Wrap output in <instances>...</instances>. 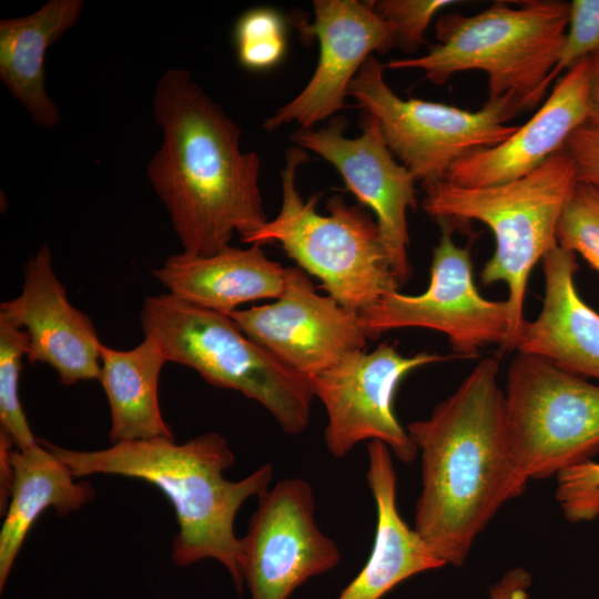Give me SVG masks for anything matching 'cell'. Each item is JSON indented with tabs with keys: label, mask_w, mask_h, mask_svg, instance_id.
<instances>
[{
	"label": "cell",
	"mask_w": 599,
	"mask_h": 599,
	"mask_svg": "<svg viewBox=\"0 0 599 599\" xmlns=\"http://www.w3.org/2000/svg\"><path fill=\"white\" fill-rule=\"evenodd\" d=\"M152 110L162 140L146 166L183 252L211 255L237 233L250 236L268 220L258 175L261 161L240 146L238 125L184 69L158 80Z\"/></svg>",
	"instance_id": "cell-1"
},
{
	"label": "cell",
	"mask_w": 599,
	"mask_h": 599,
	"mask_svg": "<svg viewBox=\"0 0 599 599\" xmlns=\"http://www.w3.org/2000/svg\"><path fill=\"white\" fill-rule=\"evenodd\" d=\"M499 362H478L456 390L407 433L420 453L414 529L445 564L463 566L488 522L528 480L510 457Z\"/></svg>",
	"instance_id": "cell-2"
},
{
	"label": "cell",
	"mask_w": 599,
	"mask_h": 599,
	"mask_svg": "<svg viewBox=\"0 0 599 599\" xmlns=\"http://www.w3.org/2000/svg\"><path fill=\"white\" fill-rule=\"evenodd\" d=\"M41 443L75 478L120 475L158 487L170 500L179 525L172 546L174 564L186 567L204 559L217 560L242 595L240 539L234 521L246 499L258 497L268 488L274 473L270 463L240 480L226 479L223 473L234 464L235 456L226 438L215 432L182 444L156 437L85 451Z\"/></svg>",
	"instance_id": "cell-3"
},
{
	"label": "cell",
	"mask_w": 599,
	"mask_h": 599,
	"mask_svg": "<svg viewBox=\"0 0 599 599\" xmlns=\"http://www.w3.org/2000/svg\"><path fill=\"white\" fill-rule=\"evenodd\" d=\"M569 3L558 0L496 1L475 16L458 12L436 22L438 43L418 58L392 60L386 68L422 70L444 84L459 72L488 77V99L514 95L522 110L535 108L548 90L567 31Z\"/></svg>",
	"instance_id": "cell-4"
},
{
	"label": "cell",
	"mask_w": 599,
	"mask_h": 599,
	"mask_svg": "<svg viewBox=\"0 0 599 599\" xmlns=\"http://www.w3.org/2000/svg\"><path fill=\"white\" fill-rule=\"evenodd\" d=\"M578 182L566 149L520 179L484 187H463L447 181L423 185V210L437 222L476 220L495 237V252L481 270L484 284L504 282L512 324V349L525 323L529 274L556 246L562 210Z\"/></svg>",
	"instance_id": "cell-5"
},
{
	"label": "cell",
	"mask_w": 599,
	"mask_h": 599,
	"mask_svg": "<svg viewBox=\"0 0 599 599\" xmlns=\"http://www.w3.org/2000/svg\"><path fill=\"white\" fill-rule=\"evenodd\" d=\"M140 322L144 337L155 341L169 362L256 400L286 434L308 426L312 383L244 334L229 315L163 293L144 298Z\"/></svg>",
	"instance_id": "cell-6"
},
{
	"label": "cell",
	"mask_w": 599,
	"mask_h": 599,
	"mask_svg": "<svg viewBox=\"0 0 599 599\" xmlns=\"http://www.w3.org/2000/svg\"><path fill=\"white\" fill-rule=\"evenodd\" d=\"M307 160L304 149L287 150L281 171V209L242 242L280 244L301 270L321 281L327 295L359 313L399 285L377 223L365 211L335 194L327 200L328 214L323 215L316 210L319 194L302 197L296 174Z\"/></svg>",
	"instance_id": "cell-7"
},
{
	"label": "cell",
	"mask_w": 599,
	"mask_h": 599,
	"mask_svg": "<svg viewBox=\"0 0 599 599\" xmlns=\"http://www.w3.org/2000/svg\"><path fill=\"white\" fill-rule=\"evenodd\" d=\"M510 457L527 480L545 479L599 451V385L518 352L504 389Z\"/></svg>",
	"instance_id": "cell-8"
},
{
	"label": "cell",
	"mask_w": 599,
	"mask_h": 599,
	"mask_svg": "<svg viewBox=\"0 0 599 599\" xmlns=\"http://www.w3.org/2000/svg\"><path fill=\"white\" fill-rule=\"evenodd\" d=\"M384 69L369 57L353 79L348 97L376 118L390 152L423 185L445 181L463 156L501 143L519 126L508 124L522 110L511 94L487 100L477 111L405 100L387 84Z\"/></svg>",
	"instance_id": "cell-9"
},
{
	"label": "cell",
	"mask_w": 599,
	"mask_h": 599,
	"mask_svg": "<svg viewBox=\"0 0 599 599\" xmlns=\"http://www.w3.org/2000/svg\"><path fill=\"white\" fill-rule=\"evenodd\" d=\"M441 236L434 248L427 290L406 295L385 293L358 313L367 338L399 328L422 327L445 334L457 357L471 358L488 344L512 349V324L506 301L483 297L474 283L469 246L456 245L451 225L438 222Z\"/></svg>",
	"instance_id": "cell-10"
},
{
	"label": "cell",
	"mask_w": 599,
	"mask_h": 599,
	"mask_svg": "<svg viewBox=\"0 0 599 599\" xmlns=\"http://www.w3.org/2000/svg\"><path fill=\"white\" fill-rule=\"evenodd\" d=\"M449 358L428 352L404 356L395 343L384 342L372 352H352L318 374L312 386L326 410L329 454L342 458L361 441L379 440L399 461L412 463L418 449L395 415L396 390L410 372Z\"/></svg>",
	"instance_id": "cell-11"
},
{
	"label": "cell",
	"mask_w": 599,
	"mask_h": 599,
	"mask_svg": "<svg viewBox=\"0 0 599 599\" xmlns=\"http://www.w3.org/2000/svg\"><path fill=\"white\" fill-rule=\"evenodd\" d=\"M238 566L251 599H288L308 579L341 561L337 544L315 520L312 486L303 478L278 480L258 497Z\"/></svg>",
	"instance_id": "cell-12"
},
{
	"label": "cell",
	"mask_w": 599,
	"mask_h": 599,
	"mask_svg": "<svg viewBox=\"0 0 599 599\" xmlns=\"http://www.w3.org/2000/svg\"><path fill=\"white\" fill-rule=\"evenodd\" d=\"M254 342L311 383L347 354L363 349L367 336L358 313L317 293L307 274L287 267L282 294L270 304L229 315Z\"/></svg>",
	"instance_id": "cell-13"
},
{
	"label": "cell",
	"mask_w": 599,
	"mask_h": 599,
	"mask_svg": "<svg viewBox=\"0 0 599 599\" xmlns=\"http://www.w3.org/2000/svg\"><path fill=\"white\" fill-rule=\"evenodd\" d=\"M361 124L362 133L348 138L346 118L335 116L319 130L298 129L290 138L329 162L346 187L375 213L393 274L402 285L410 275L407 212L416 207V179L388 149L375 116L364 111Z\"/></svg>",
	"instance_id": "cell-14"
},
{
	"label": "cell",
	"mask_w": 599,
	"mask_h": 599,
	"mask_svg": "<svg viewBox=\"0 0 599 599\" xmlns=\"http://www.w3.org/2000/svg\"><path fill=\"white\" fill-rule=\"evenodd\" d=\"M313 8L314 20L303 24L302 32L318 40L315 71L294 99L265 120L267 131L288 123L314 129L346 106L348 88L372 52L395 47L394 26L376 13L372 2L315 0Z\"/></svg>",
	"instance_id": "cell-15"
},
{
	"label": "cell",
	"mask_w": 599,
	"mask_h": 599,
	"mask_svg": "<svg viewBox=\"0 0 599 599\" xmlns=\"http://www.w3.org/2000/svg\"><path fill=\"white\" fill-rule=\"evenodd\" d=\"M0 317L28 333L29 363L49 365L63 385L99 380L102 343L89 316L70 303L47 244L24 264L22 291L0 304Z\"/></svg>",
	"instance_id": "cell-16"
},
{
	"label": "cell",
	"mask_w": 599,
	"mask_h": 599,
	"mask_svg": "<svg viewBox=\"0 0 599 599\" xmlns=\"http://www.w3.org/2000/svg\"><path fill=\"white\" fill-rule=\"evenodd\" d=\"M588 58L559 79L541 108L501 143L476 150L454 163L445 181L484 187L528 175L565 149L588 120Z\"/></svg>",
	"instance_id": "cell-17"
},
{
	"label": "cell",
	"mask_w": 599,
	"mask_h": 599,
	"mask_svg": "<svg viewBox=\"0 0 599 599\" xmlns=\"http://www.w3.org/2000/svg\"><path fill=\"white\" fill-rule=\"evenodd\" d=\"M542 266V308L535 319L525 321L515 348L571 374L599 379V313L577 291L576 254L557 244L544 256Z\"/></svg>",
	"instance_id": "cell-18"
},
{
	"label": "cell",
	"mask_w": 599,
	"mask_h": 599,
	"mask_svg": "<svg viewBox=\"0 0 599 599\" xmlns=\"http://www.w3.org/2000/svg\"><path fill=\"white\" fill-rule=\"evenodd\" d=\"M366 480L376 507L370 554L337 599H382L402 581L446 565L402 518L397 507V475L390 449L367 443Z\"/></svg>",
	"instance_id": "cell-19"
},
{
	"label": "cell",
	"mask_w": 599,
	"mask_h": 599,
	"mask_svg": "<svg viewBox=\"0 0 599 599\" xmlns=\"http://www.w3.org/2000/svg\"><path fill=\"white\" fill-rule=\"evenodd\" d=\"M286 270L270 260L261 245H231L211 255L172 254L152 273L167 293L187 303L230 315L247 302L276 300Z\"/></svg>",
	"instance_id": "cell-20"
},
{
	"label": "cell",
	"mask_w": 599,
	"mask_h": 599,
	"mask_svg": "<svg viewBox=\"0 0 599 599\" xmlns=\"http://www.w3.org/2000/svg\"><path fill=\"white\" fill-rule=\"evenodd\" d=\"M82 0H49L37 11L0 21V79L31 120L52 129L61 121L45 89L49 48L78 22Z\"/></svg>",
	"instance_id": "cell-21"
},
{
	"label": "cell",
	"mask_w": 599,
	"mask_h": 599,
	"mask_svg": "<svg viewBox=\"0 0 599 599\" xmlns=\"http://www.w3.org/2000/svg\"><path fill=\"white\" fill-rule=\"evenodd\" d=\"M9 461L12 485L0 530V591L40 514L52 507L58 516L68 515L95 495L90 483L75 481L68 466L40 441L27 449L12 447Z\"/></svg>",
	"instance_id": "cell-22"
},
{
	"label": "cell",
	"mask_w": 599,
	"mask_h": 599,
	"mask_svg": "<svg viewBox=\"0 0 599 599\" xmlns=\"http://www.w3.org/2000/svg\"><path fill=\"white\" fill-rule=\"evenodd\" d=\"M167 362L160 345L149 337L129 351L101 345L99 380L109 402L112 444L156 437L174 439L162 417L158 396L159 376Z\"/></svg>",
	"instance_id": "cell-23"
},
{
	"label": "cell",
	"mask_w": 599,
	"mask_h": 599,
	"mask_svg": "<svg viewBox=\"0 0 599 599\" xmlns=\"http://www.w3.org/2000/svg\"><path fill=\"white\" fill-rule=\"evenodd\" d=\"M28 347V333L0 317V426L17 449H27L38 443L19 398L22 358L27 356Z\"/></svg>",
	"instance_id": "cell-24"
},
{
	"label": "cell",
	"mask_w": 599,
	"mask_h": 599,
	"mask_svg": "<svg viewBox=\"0 0 599 599\" xmlns=\"http://www.w3.org/2000/svg\"><path fill=\"white\" fill-rule=\"evenodd\" d=\"M238 63L248 71H265L277 65L287 49L285 21L270 7L243 12L233 29Z\"/></svg>",
	"instance_id": "cell-25"
},
{
	"label": "cell",
	"mask_w": 599,
	"mask_h": 599,
	"mask_svg": "<svg viewBox=\"0 0 599 599\" xmlns=\"http://www.w3.org/2000/svg\"><path fill=\"white\" fill-rule=\"evenodd\" d=\"M559 246L580 254L599 273V189L578 181L557 226Z\"/></svg>",
	"instance_id": "cell-26"
},
{
	"label": "cell",
	"mask_w": 599,
	"mask_h": 599,
	"mask_svg": "<svg viewBox=\"0 0 599 599\" xmlns=\"http://www.w3.org/2000/svg\"><path fill=\"white\" fill-rule=\"evenodd\" d=\"M370 2L376 13L394 26L395 47L412 53L425 42L424 34L436 13L459 1L379 0Z\"/></svg>",
	"instance_id": "cell-27"
},
{
	"label": "cell",
	"mask_w": 599,
	"mask_h": 599,
	"mask_svg": "<svg viewBox=\"0 0 599 599\" xmlns=\"http://www.w3.org/2000/svg\"><path fill=\"white\" fill-rule=\"evenodd\" d=\"M599 49V0H572L569 3L567 31L558 61L549 75L551 83L561 71H567Z\"/></svg>",
	"instance_id": "cell-28"
},
{
	"label": "cell",
	"mask_w": 599,
	"mask_h": 599,
	"mask_svg": "<svg viewBox=\"0 0 599 599\" xmlns=\"http://www.w3.org/2000/svg\"><path fill=\"white\" fill-rule=\"evenodd\" d=\"M556 499L570 521L599 516V463L586 460L556 476Z\"/></svg>",
	"instance_id": "cell-29"
},
{
	"label": "cell",
	"mask_w": 599,
	"mask_h": 599,
	"mask_svg": "<svg viewBox=\"0 0 599 599\" xmlns=\"http://www.w3.org/2000/svg\"><path fill=\"white\" fill-rule=\"evenodd\" d=\"M565 149L575 162L578 181L599 189V131L588 124L579 126Z\"/></svg>",
	"instance_id": "cell-30"
},
{
	"label": "cell",
	"mask_w": 599,
	"mask_h": 599,
	"mask_svg": "<svg viewBox=\"0 0 599 599\" xmlns=\"http://www.w3.org/2000/svg\"><path fill=\"white\" fill-rule=\"evenodd\" d=\"M531 586L530 573L520 568H511L489 588V599H528Z\"/></svg>",
	"instance_id": "cell-31"
},
{
	"label": "cell",
	"mask_w": 599,
	"mask_h": 599,
	"mask_svg": "<svg viewBox=\"0 0 599 599\" xmlns=\"http://www.w3.org/2000/svg\"><path fill=\"white\" fill-rule=\"evenodd\" d=\"M588 120L592 129L599 131V49L588 57Z\"/></svg>",
	"instance_id": "cell-32"
}]
</instances>
